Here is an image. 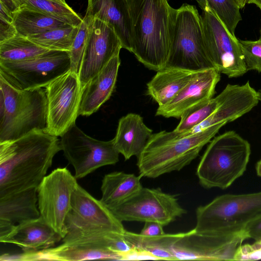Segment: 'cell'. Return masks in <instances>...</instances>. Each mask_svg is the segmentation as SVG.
<instances>
[{"instance_id":"cell-9","label":"cell","mask_w":261,"mask_h":261,"mask_svg":"<svg viewBox=\"0 0 261 261\" xmlns=\"http://www.w3.org/2000/svg\"><path fill=\"white\" fill-rule=\"evenodd\" d=\"M71 69L69 51L49 50L31 59L0 61V74L20 89L44 88Z\"/></svg>"},{"instance_id":"cell-25","label":"cell","mask_w":261,"mask_h":261,"mask_svg":"<svg viewBox=\"0 0 261 261\" xmlns=\"http://www.w3.org/2000/svg\"><path fill=\"white\" fill-rule=\"evenodd\" d=\"M141 177L122 171L106 174L102 180L100 201L110 210L121 204L143 188Z\"/></svg>"},{"instance_id":"cell-35","label":"cell","mask_w":261,"mask_h":261,"mask_svg":"<svg viewBox=\"0 0 261 261\" xmlns=\"http://www.w3.org/2000/svg\"><path fill=\"white\" fill-rule=\"evenodd\" d=\"M261 259V241L252 244L241 245L238 249L234 260H255Z\"/></svg>"},{"instance_id":"cell-37","label":"cell","mask_w":261,"mask_h":261,"mask_svg":"<svg viewBox=\"0 0 261 261\" xmlns=\"http://www.w3.org/2000/svg\"><path fill=\"white\" fill-rule=\"evenodd\" d=\"M145 224L139 233L141 235L147 237L159 236L165 234L164 226L161 224L153 221L144 222Z\"/></svg>"},{"instance_id":"cell-43","label":"cell","mask_w":261,"mask_h":261,"mask_svg":"<svg viewBox=\"0 0 261 261\" xmlns=\"http://www.w3.org/2000/svg\"><path fill=\"white\" fill-rule=\"evenodd\" d=\"M257 96H258V100L259 101H260V102H261V89H259L257 91Z\"/></svg>"},{"instance_id":"cell-45","label":"cell","mask_w":261,"mask_h":261,"mask_svg":"<svg viewBox=\"0 0 261 261\" xmlns=\"http://www.w3.org/2000/svg\"><path fill=\"white\" fill-rule=\"evenodd\" d=\"M259 34H260V37L261 38V27L259 31Z\"/></svg>"},{"instance_id":"cell-11","label":"cell","mask_w":261,"mask_h":261,"mask_svg":"<svg viewBox=\"0 0 261 261\" xmlns=\"http://www.w3.org/2000/svg\"><path fill=\"white\" fill-rule=\"evenodd\" d=\"M202 10L206 47L214 68L229 78L242 76L248 70L239 40L208 6Z\"/></svg>"},{"instance_id":"cell-4","label":"cell","mask_w":261,"mask_h":261,"mask_svg":"<svg viewBox=\"0 0 261 261\" xmlns=\"http://www.w3.org/2000/svg\"><path fill=\"white\" fill-rule=\"evenodd\" d=\"M55 247L34 252L1 256V260L80 261L92 259L123 260L120 254L124 243V234L74 228Z\"/></svg>"},{"instance_id":"cell-40","label":"cell","mask_w":261,"mask_h":261,"mask_svg":"<svg viewBox=\"0 0 261 261\" xmlns=\"http://www.w3.org/2000/svg\"><path fill=\"white\" fill-rule=\"evenodd\" d=\"M248 4L255 5L261 11V0H248Z\"/></svg>"},{"instance_id":"cell-46","label":"cell","mask_w":261,"mask_h":261,"mask_svg":"<svg viewBox=\"0 0 261 261\" xmlns=\"http://www.w3.org/2000/svg\"><path fill=\"white\" fill-rule=\"evenodd\" d=\"M194 1H195L197 2L198 0H194Z\"/></svg>"},{"instance_id":"cell-17","label":"cell","mask_w":261,"mask_h":261,"mask_svg":"<svg viewBox=\"0 0 261 261\" xmlns=\"http://www.w3.org/2000/svg\"><path fill=\"white\" fill-rule=\"evenodd\" d=\"M124 234L119 220L100 200H97L77 184L72 196L71 210L66 225Z\"/></svg>"},{"instance_id":"cell-15","label":"cell","mask_w":261,"mask_h":261,"mask_svg":"<svg viewBox=\"0 0 261 261\" xmlns=\"http://www.w3.org/2000/svg\"><path fill=\"white\" fill-rule=\"evenodd\" d=\"M245 239L243 231L219 235L201 233L193 229L179 233L172 252L175 260H234L236 253Z\"/></svg>"},{"instance_id":"cell-16","label":"cell","mask_w":261,"mask_h":261,"mask_svg":"<svg viewBox=\"0 0 261 261\" xmlns=\"http://www.w3.org/2000/svg\"><path fill=\"white\" fill-rule=\"evenodd\" d=\"M121 48L120 41L114 28L99 19L94 18L90 24L79 74L82 88Z\"/></svg>"},{"instance_id":"cell-21","label":"cell","mask_w":261,"mask_h":261,"mask_svg":"<svg viewBox=\"0 0 261 261\" xmlns=\"http://www.w3.org/2000/svg\"><path fill=\"white\" fill-rule=\"evenodd\" d=\"M86 13L111 25L120 41L122 48L132 53L128 0H88Z\"/></svg>"},{"instance_id":"cell-38","label":"cell","mask_w":261,"mask_h":261,"mask_svg":"<svg viewBox=\"0 0 261 261\" xmlns=\"http://www.w3.org/2000/svg\"><path fill=\"white\" fill-rule=\"evenodd\" d=\"M17 34L13 23L0 20V43L13 37Z\"/></svg>"},{"instance_id":"cell-26","label":"cell","mask_w":261,"mask_h":261,"mask_svg":"<svg viewBox=\"0 0 261 261\" xmlns=\"http://www.w3.org/2000/svg\"><path fill=\"white\" fill-rule=\"evenodd\" d=\"M179 233L147 237L125 231L124 238L136 250L146 259L175 260L172 248Z\"/></svg>"},{"instance_id":"cell-42","label":"cell","mask_w":261,"mask_h":261,"mask_svg":"<svg viewBox=\"0 0 261 261\" xmlns=\"http://www.w3.org/2000/svg\"><path fill=\"white\" fill-rule=\"evenodd\" d=\"M256 171L257 175L261 177V159L256 164Z\"/></svg>"},{"instance_id":"cell-22","label":"cell","mask_w":261,"mask_h":261,"mask_svg":"<svg viewBox=\"0 0 261 261\" xmlns=\"http://www.w3.org/2000/svg\"><path fill=\"white\" fill-rule=\"evenodd\" d=\"M140 115L129 113L119 120L115 137L114 146L125 160L138 157L153 134Z\"/></svg>"},{"instance_id":"cell-2","label":"cell","mask_w":261,"mask_h":261,"mask_svg":"<svg viewBox=\"0 0 261 261\" xmlns=\"http://www.w3.org/2000/svg\"><path fill=\"white\" fill-rule=\"evenodd\" d=\"M170 0H128L132 53L150 70L164 68L169 55L176 9Z\"/></svg>"},{"instance_id":"cell-7","label":"cell","mask_w":261,"mask_h":261,"mask_svg":"<svg viewBox=\"0 0 261 261\" xmlns=\"http://www.w3.org/2000/svg\"><path fill=\"white\" fill-rule=\"evenodd\" d=\"M196 215L193 229L197 232L219 235L240 233L248 224L261 216V191L218 196L198 207Z\"/></svg>"},{"instance_id":"cell-29","label":"cell","mask_w":261,"mask_h":261,"mask_svg":"<svg viewBox=\"0 0 261 261\" xmlns=\"http://www.w3.org/2000/svg\"><path fill=\"white\" fill-rule=\"evenodd\" d=\"M80 25L54 29L28 38L48 50L69 51Z\"/></svg>"},{"instance_id":"cell-3","label":"cell","mask_w":261,"mask_h":261,"mask_svg":"<svg viewBox=\"0 0 261 261\" xmlns=\"http://www.w3.org/2000/svg\"><path fill=\"white\" fill-rule=\"evenodd\" d=\"M223 125H217L193 135L184 136L174 131L153 134L137 157V166L142 177L155 178L179 171L199 155Z\"/></svg>"},{"instance_id":"cell-39","label":"cell","mask_w":261,"mask_h":261,"mask_svg":"<svg viewBox=\"0 0 261 261\" xmlns=\"http://www.w3.org/2000/svg\"><path fill=\"white\" fill-rule=\"evenodd\" d=\"M3 4L13 14L20 8L19 0H0Z\"/></svg>"},{"instance_id":"cell-24","label":"cell","mask_w":261,"mask_h":261,"mask_svg":"<svg viewBox=\"0 0 261 261\" xmlns=\"http://www.w3.org/2000/svg\"><path fill=\"white\" fill-rule=\"evenodd\" d=\"M37 188L0 197V219L16 224L39 218Z\"/></svg>"},{"instance_id":"cell-27","label":"cell","mask_w":261,"mask_h":261,"mask_svg":"<svg viewBox=\"0 0 261 261\" xmlns=\"http://www.w3.org/2000/svg\"><path fill=\"white\" fill-rule=\"evenodd\" d=\"M13 16L18 34L27 37L71 25L50 15L25 7L20 8Z\"/></svg>"},{"instance_id":"cell-1","label":"cell","mask_w":261,"mask_h":261,"mask_svg":"<svg viewBox=\"0 0 261 261\" xmlns=\"http://www.w3.org/2000/svg\"><path fill=\"white\" fill-rule=\"evenodd\" d=\"M60 150L58 137L44 130L0 142V197L38 188Z\"/></svg>"},{"instance_id":"cell-14","label":"cell","mask_w":261,"mask_h":261,"mask_svg":"<svg viewBox=\"0 0 261 261\" xmlns=\"http://www.w3.org/2000/svg\"><path fill=\"white\" fill-rule=\"evenodd\" d=\"M44 88L47 103L45 132L61 137L79 116L82 87L79 75L70 70Z\"/></svg>"},{"instance_id":"cell-30","label":"cell","mask_w":261,"mask_h":261,"mask_svg":"<svg viewBox=\"0 0 261 261\" xmlns=\"http://www.w3.org/2000/svg\"><path fill=\"white\" fill-rule=\"evenodd\" d=\"M20 8L32 9L64 21L69 24L79 26L83 18L68 4L55 0H19Z\"/></svg>"},{"instance_id":"cell-13","label":"cell","mask_w":261,"mask_h":261,"mask_svg":"<svg viewBox=\"0 0 261 261\" xmlns=\"http://www.w3.org/2000/svg\"><path fill=\"white\" fill-rule=\"evenodd\" d=\"M77 179L65 167L46 175L37 188L40 217L62 237L66 234V220L71 210Z\"/></svg>"},{"instance_id":"cell-6","label":"cell","mask_w":261,"mask_h":261,"mask_svg":"<svg viewBox=\"0 0 261 261\" xmlns=\"http://www.w3.org/2000/svg\"><path fill=\"white\" fill-rule=\"evenodd\" d=\"M250 154L249 143L234 131L215 136L196 169L200 185L205 189H227L243 174Z\"/></svg>"},{"instance_id":"cell-19","label":"cell","mask_w":261,"mask_h":261,"mask_svg":"<svg viewBox=\"0 0 261 261\" xmlns=\"http://www.w3.org/2000/svg\"><path fill=\"white\" fill-rule=\"evenodd\" d=\"M120 52L82 88L79 115L88 116L96 112L113 93L120 65Z\"/></svg>"},{"instance_id":"cell-12","label":"cell","mask_w":261,"mask_h":261,"mask_svg":"<svg viewBox=\"0 0 261 261\" xmlns=\"http://www.w3.org/2000/svg\"><path fill=\"white\" fill-rule=\"evenodd\" d=\"M110 210L121 222L153 221L164 226L187 213L176 196L159 188L143 187L134 196Z\"/></svg>"},{"instance_id":"cell-41","label":"cell","mask_w":261,"mask_h":261,"mask_svg":"<svg viewBox=\"0 0 261 261\" xmlns=\"http://www.w3.org/2000/svg\"><path fill=\"white\" fill-rule=\"evenodd\" d=\"M241 9L243 8L248 4V0H235Z\"/></svg>"},{"instance_id":"cell-36","label":"cell","mask_w":261,"mask_h":261,"mask_svg":"<svg viewBox=\"0 0 261 261\" xmlns=\"http://www.w3.org/2000/svg\"><path fill=\"white\" fill-rule=\"evenodd\" d=\"M247 239H252L255 241L261 240V216L250 222L243 230Z\"/></svg>"},{"instance_id":"cell-20","label":"cell","mask_w":261,"mask_h":261,"mask_svg":"<svg viewBox=\"0 0 261 261\" xmlns=\"http://www.w3.org/2000/svg\"><path fill=\"white\" fill-rule=\"evenodd\" d=\"M62 239V236L40 216L13 224L8 233L0 238V242L15 244L27 252L53 247Z\"/></svg>"},{"instance_id":"cell-5","label":"cell","mask_w":261,"mask_h":261,"mask_svg":"<svg viewBox=\"0 0 261 261\" xmlns=\"http://www.w3.org/2000/svg\"><path fill=\"white\" fill-rule=\"evenodd\" d=\"M47 108L45 88L20 89L0 74V142L45 131Z\"/></svg>"},{"instance_id":"cell-44","label":"cell","mask_w":261,"mask_h":261,"mask_svg":"<svg viewBox=\"0 0 261 261\" xmlns=\"http://www.w3.org/2000/svg\"><path fill=\"white\" fill-rule=\"evenodd\" d=\"M55 1H56L57 2H59L64 4H67L65 0H55Z\"/></svg>"},{"instance_id":"cell-33","label":"cell","mask_w":261,"mask_h":261,"mask_svg":"<svg viewBox=\"0 0 261 261\" xmlns=\"http://www.w3.org/2000/svg\"><path fill=\"white\" fill-rule=\"evenodd\" d=\"M94 18L86 13L79 27L71 50L69 51L71 69L79 75L89 36L90 24Z\"/></svg>"},{"instance_id":"cell-18","label":"cell","mask_w":261,"mask_h":261,"mask_svg":"<svg viewBox=\"0 0 261 261\" xmlns=\"http://www.w3.org/2000/svg\"><path fill=\"white\" fill-rule=\"evenodd\" d=\"M220 77V73L214 68L197 71L172 99L159 106L155 115L179 118L187 110L212 98Z\"/></svg>"},{"instance_id":"cell-28","label":"cell","mask_w":261,"mask_h":261,"mask_svg":"<svg viewBox=\"0 0 261 261\" xmlns=\"http://www.w3.org/2000/svg\"><path fill=\"white\" fill-rule=\"evenodd\" d=\"M50 50L17 34L0 43V61L14 62L31 59Z\"/></svg>"},{"instance_id":"cell-34","label":"cell","mask_w":261,"mask_h":261,"mask_svg":"<svg viewBox=\"0 0 261 261\" xmlns=\"http://www.w3.org/2000/svg\"><path fill=\"white\" fill-rule=\"evenodd\" d=\"M239 40L247 70L261 73V38L256 40Z\"/></svg>"},{"instance_id":"cell-32","label":"cell","mask_w":261,"mask_h":261,"mask_svg":"<svg viewBox=\"0 0 261 261\" xmlns=\"http://www.w3.org/2000/svg\"><path fill=\"white\" fill-rule=\"evenodd\" d=\"M220 100L221 94H219L207 101L187 110L181 115L180 121L174 130L177 132H184L198 125L215 111Z\"/></svg>"},{"instance_id":"cell-10","label":"cell","mask_w":261,"mask_h":261,"mask_svg":"<svg viewBox=\"0 0 261 261\" xmlns=\"http://www.w3.org/2000/svg\"><path fill=\"white\" fill-rule=\"evenodd\" d=\"M61 150L75 171V177L82 178L97 169L114 165L120 154L113 139L101 141L84 133L75 123L61 136Z\"/></svg>"},{"instance_id":"cell-23","label":"cell","mask_w":261,"mask_h":261,"mask_svg":"<svg viewBox=\"0 0 261 261\" xmlns=\"http://www.w3.org/2000/svg\"><path fill=\"white\" fill-rule=\"evenodd\" d=\"M197 71L164 67L147 84V94L163 106L172 99L191 80Z\"/></svg>"},{"instance_id":"cell-31","label":"cell","mask_w":261,"mask_h":261,"mask_svg":"<svg viewBox=\"0 0 261 261\" xmlns=\"http://www.w3.org/2000/svg\"><path fill=\"white\" fill-rule=\"evenodd\" d=\"M202 9L208 6L218 16L230 33L234 35L238 23L242 20L241 8L235 0H198Z\"/></svg>"},{"instance_id":"cell-47","label":"cell","mask_w":261,"mask_h":261,"mask_svg":"<svg viewBox=\"0 0 261 261\" xmlns=\"http://www.w3.org/2000/svg\"><path fill=\"white\" fill-rule=\"evenodd\" d=\"M260 241H261V240H260Z\"/></svg>"},{"instance_id":"cell-8","label":"cell","mask_w":261,"mask_h":261,"mask_svg":"<svg viewBox=\"0 0 261 261\" xmlns=\"http://www.w3.org/2000/svg\"><path fill=\"white\" fill-rule=\"evenodd\" d=\"M166 67L192 71L214 68L206 47L201 15L195 6L185 3L176 9Z\"/></svg>"}]
</instances>
